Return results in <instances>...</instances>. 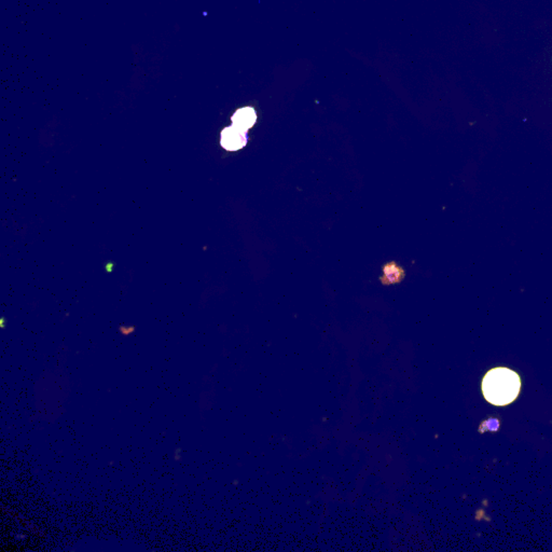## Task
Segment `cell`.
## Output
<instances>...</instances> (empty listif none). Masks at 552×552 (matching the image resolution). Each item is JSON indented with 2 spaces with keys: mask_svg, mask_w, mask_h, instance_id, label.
Masks as SVG:
<instances>
[{
  "mask_svg": "<svg viewBox=\"0 0 552 552\" xmlns=\"http://www.w3.org/2000/svg\"><path fill=\"white\" fill-rule=\"evenodd\" d=\"M256 120H257V114L251 107L241 108L232 116L233 126L243 131L251 128L256 124Z\"/></svg>",
  "mask_w": 552,
  "mask_h": 552,
  "instance_id": "obj_3",
  "label": "cell"
},
{
  "mask_svg": "<svg viewBox=\"0 0 552 552\" xmlns=\"http://www.w3.org/2000/svg\"><path fill=\"white\" fill-rule=\"evenodd\" d=\"M246 132L234 126L224 128L222 134V146L229 151L243 148L247 142Z\"/></svg>",
  "mask_w": 552,
  "mask_h": 552,
  "instance_id": "obj_2",
  "label": "cell"
},
{
  "mask_svg": "<svg viewBox=\"0 0 552 552\" xmlns=\"http://www.w3.org/2000/svg\"><path fill=\"white\" fill-rule=\"evenodd\" d=\"M482 394L493 406H508L518 398L521 390L519 374L509 368L498 367L486 372L482 380Z\"/></svg>",
  "mask_w": 552,
  "mask_h": 552,
  "instance_id": "obj_1",
  "label": "cell"
}]
</instances>
